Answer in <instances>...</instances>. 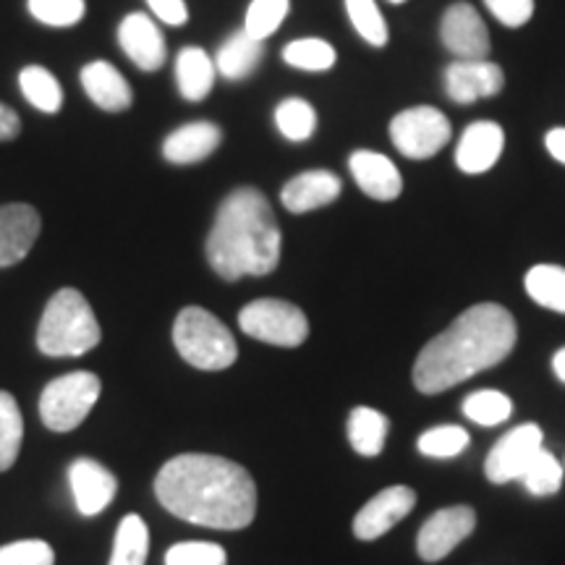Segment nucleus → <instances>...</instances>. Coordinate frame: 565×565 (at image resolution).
I'll return each instance as SVG.
<instances>
[{"mask_svg": "<svg viewBox=\"0 0 565 565\" xmlns=\"http://www.w3.org/2000/svg\"><path fill=\"white\" fill-rule=\"evenodd\" d=\"M0 565H55V553L42 540H21L0 547Z\"/></svg>", "mask_w": 565, "mask_h": 565, "instance_id": "38", "label": "nucleus"}, {"mask_svg": "<svg viewBox=\"0 0 565 565\" xmlns=\"http://www.w3.org/2000/svg\"><path fill=\"white\" fill-rule=\"evenodd\" d=\"M471 437L466 433L463 427H456V424H448V427H435V429H427L419 437V454L427 456V458H437V461H443V458H456L461 456L466 448H469Z\"/></svg>", "mask_w": 565, "mask_h": 565, "instance_id": "33", "label": "nucleus"}, {"mask_svg": "<svg viewBox=\"0 0 565 565\" xmlns=\"http://www.w3.org/2000/svg\"><path fill=\"white\" fill-rule=\"evenodd\" d=\"M42 221L32 204H3L0 207V267L19 265L40 238Z\"/></svg>", "mask_w": 565, "mask_h": 565, "instance_id": "15", "label": "nucleus"}, {"mask_svg": "<svg viewBox=\"0 0 565 565\" xmlns=\"http://www.w3.org/2000/svg\"><path fill=\"white\" fill-rule=\"evenodd\" d=\"M100 391V377L92 372H68L51 380L40 395L42 424L53 433H71L87 419Z\"/></svg>", "mask_w": 565, "mask_h": 565, "instance_id": "6", "label": "nucleus"}, {"mask_svg": "<svg viewBox=\"0 0 565 565\" xmlns=\"http://www.w3.org/2000/svg\"><path fill=\"white\" fill-rule=\"evenodd\" d=\"M160 505L189 524L238 532L257 515V484L242 463L207 454H183L154 477Z\"/></svg>", "mask_w": 565, "mask_h": 565, "instance_id": "1", "label": "nucleus"}, {"mask_svg": "<svg viewBox=\"0 0 565 565\" xmlns=\"http://www.w3.org/2000/svg\"><path fill=\"white\" fill-rule=\"evenodd\" d=\"M391 3H406V0H391Z\"/></svg>", "mask_w": 565, "mask_h": 565, "instance_id": "44", "label": "nucleus"}, {"mask_svg": "<svg viewBox=\"0 0 565 565\" xmlns=\"http://www.w3.org/2000/svg\"><path fill=\"white\" fill-rule=\"evenodd\" d=\"M238 328L254 341L296 349L307 341L309 320L299 307L280 299H257L238 312Z\"/></svg>", "mask_w": 565, "mask_h": 565, "instance_id": "7", "label": "nucleus"}, {"mask_svg": "<svg viewBox=\"0 0 565 565\" xmlns=\"http://www.w3.org/2000/svg\"><path fill=\"white\" fill-rule=\"evenodd\" d=\"M563 469H565V461H563Z\"/></svg>", "mask_w": 565, "mask_h": 565, "instance_id": "45", "label": "nucleus"}, {"mask_svg": "<svg viewBox=\"0 0 565 565\" xmlns=\"http://www.w3.org/2000/svg\"><path fill=\"white\" fill-rule=\"evenodd\" d=\"M450 121L445 113L429 105L408 108L391 121V139L401 154L412 160H427L450 141Z\"/></svg>", "mask_w": 565, "mask_h": 565, "instance_id": "8", "label": "nucleus"}, {"mask_svg": "<svg viewBox=\"0 0 565 565\" xmlns=\"http://www.w3.org/2000/svg\"><path fill=\"white\" fill-rule=\"evenodd\" d=\"M118 45L141 71H158L168 58L160 26L147 13H129L118 26Z\"/></svg>", "mask_w": 565, "mask_h": 565, "instance_id": "16", "label": "nucleus"}, {"mask_svg": "<svg viewBox=\"0 0 565 565\" xmlns=\"http://www.w3.org/2000/svg\"><path fill=\"white\" fill-rule=\"evenodd\" d=\"M343 183L335 173L330 171H307L299 173L282 186L280 202L282 207L294 215H303V212L320 210L324 204L335 202L341 196Z\"/></svg>", "mask_w": 565, "mask_h": 565, "instance_id": "20", "label": "nucleus"}, {"mask_svg": "<svg viewBox=\"0 0 565 565\" xmlns=\"http://www.w3.org/2000/svg\"><path fill=\"white\" fill-rule=\"evenodd\" d=\"M440 40L458 61H487L492 51L487 24L471 3L448 6L440 21Z\"/></svg>", "mask_w": 565, "mask_h": 565, "instance_id": "11", "label": "nucleus"}, {"mask_svg": "<svg viewBox=\"0 0 565 565\" xmlns=\"http://www.w3.org/2000/svg\"><path fill=\"white\" fill-rule=\"evenodd\" d=\"M463 414L466 419L482 424V427H498L503 424L513 412L511 398L500 391H477L463 398Z\"/></svg>", "mask_w": 565, "mask_h": 565, "instance_id": "31", "label": "nucleus"}, {"mask_svg": "<svg viewBox=\"0 0 565 565\" xmlns=\"http://www.w3.org/2000/svg\"><path fill=\"white\" fill-rule=\"evenodd\" d=\"M353 181L366 196L377 202H393L404 192V179H401L398 166H393L391 158L372 150H359L349 160Z\"/></svg>", "mask_w": 565, "mask_h": 565, "instance_id": "18", "label": "nucleus"}, {"mask_svg": "<svg viewBox=\"0 0 565 565\" xmlns=\"http://www.w3.org/2000/svg\"><path fill=\"white\" fill-rule=\"evenodd\" d=\"M387 433H391V419L385 414L374 412L370 406H359L351 412L349 443L359 456L374 458L383 454Z\"/></svg>", "mask_w": 565, "mask_h": 565, "instance_id": "24", "label": "nucleus"}, {"mask_svg": "<svg viewBox=\"0 0 565 565\" xmlns=\"http://www.w3.org/2000/svg\"><path fill=\"white\" fill-rule=\"evenodd\" d=\"M263 55L265 40H257L246 30H238L221 45V51L215 55V68L221 71L228 82H242L259 68Z\"/></svg>", "mask_w": 565, "mask_h": 565, "instance_id": "22", "label": "nucleus"}, {"mask_svg": "<svg viewBox=\"0 0 565 565\" xmlns=\"http://www.w3.org/2000/svg\"><path fill=\"white\" fill-rule=\"evenodd\" d=\"M173 345L183 362L202 372L228 370L238 359L236 338L202 307L181 309L173 322Z\"/></svg>", "mask_w": 565, "mask_h": 565, "instance_id": "5", "label": "nucleus"}, {"mask_svg": "<svg viewBox=\"0 0 565 565\" xmlns=\"http://www.w3.org/2000/svg\"><path fill=\"white\" fill-rule=\"evenodd\" d=\"M513 315L500 303H477L435 335L414 362V387L424 395H437L466 383L475 374L505 362L515 349Z\"/></svg>", "mask_w": 565, "mask_h": 565, "instance_id": "2", "label": "nucleus"}, {"mask_svg": "<svg viewBox=\"0 0 565 565\" xmlns=\"http://www.w3.org/2000/svg\"><path fill=\"white\" fill-rule=\"evenodd\" d=\"M215 61L202 47H183L175 61V82L183 100L202 103L215 87Z\"/></svg>", "mask_w": 565, "mask_h": 565, "instance_id": "23", "label": "nucleus"}, {"mask_svg": "<svg viewBox=\"0 0 565 565\" xmlns=\"http://www.w3.org/2000/svg\"><path fill=\"white\" fill-rule=\"evenodd\" d=\"M26 9L40 24L74 26L87 13V3L84 0H26Z\"/></svg>", "mask_w": 565, "mask_h": 565, "instance_id": "36", "label": "nucleus"}, {"mask_svg": "<svg viewBox=\"0 0 565 565\" xmlns=\"http://www.w3.org/2000/svg\"><path fill=\"white\" fill-rule=\"evenodd\" d=\"M484 6L500 24L511 30L524 26L534 13V0H484Z\"/></svg>", "mask_w": 565, "mask_h": 565, "instance_id": "39", "label": "nucleus"}, {"mask_svg": "<svg viewBox=\"0 0 565 565\" xmlns=\"http://www.w3.org/2000/svg\"><path fill=\"white\" fill-rule=\"evenodd\" d=\"M553 372H555V377L561 380V383H565V349H561L553 356Z\"/></svg>", "mask_w": 565, "mask_h": 565, "instance_id": "43", "label": "nucleus"}, {"mask_svg": "<svg viewBox=\"0 0 565 565\" xmlns=\"http://www.w3.org/2000/svg\"><path fill=\"white\" fill-rule=\"evenodd\" d=\"M288 9H291V0H252L244 30L252 38L267 40L280 30L282 19L288 17Z\"/></svg>", "mask_w": 565, "mask_h": 565, "instance_id": "35", "label": "nucleus"}, {"mask_svg": "<svg viewBox=\"0 0 565 565\" xmlns=\"http://www.w3.org/2000/svg\"><path fill=\"white\" fill-rule=\"evenodd\" d=\"M154 17L171 26H181L189 21V9L183 0H147Z\"/></svg>", "mask_w": 565, "mask_h": 565, "instance_id": "40", "label": "nucleus"}, {"mask_svg": "<svg viewBox=\"0 0 565 565\" xmlns=\"http://www.w3.org/2000/svg\"><path fill=\"white\" fill-rule=\"evenodd\" d=\"M526 294L540 307L565 315V267L557 265H534L524 278Z\"/></svg>", "mask_w": 565, "mask_h": 565, "instance_id": "26", "label": "nucleus"}, {"mask_svg": "<svg viewBox=\"0 0 565 565\" xmlns=\"http://www.w3.org/2000/svg\"><path fill=\"white\" fill-rule=\"evenodd\" d=\"M24 440V419L11 393L0 391V471H9Z\"/></svg>", "mask_w": 565, "mask_h": 565, "instance_id": "28", "label": "nucleus"}, {"mask_svg": "<svg viewBox=\"0 0 565 565\" xmlns=\"http://www.w3.org/2000/svg\"><path fill=\"white\" fill-rule=\"evenodd\" d=\"M19 87L26 103L42 113H58L63 108V87L58 79L42 66H26L19 74Z\"/></svg>", "mask_w": 565, "mask_h": 565, "instance_id": "27", "label": "nucleus"}, {"mask_svg": "<svg viewBox=\"0 0 565 565\" xmlns=\"http://www.w3.org/2000/svg\"><path fill=\"white\" fill-rule=\"evenodd\" d=\"M275 126L288 141H307L317 131V110L301 97H288L275 108Z\"/></svg>", "mask_w": 565, "mask_h": 565, "instance_id": "29", "label": "nucleus"}, {"mask_svg": "<svg viewBox=\"0 0 565 565\" xmlns=\"http://www.w3.org/2000/svg\"><path fill=\"white\" fill-rule=\"evenodd\" d=\"M345 11H349L353 30L362 34L372 47L387 45V24L374 0H345Z\"/></svg>", "mask_w": 565, "mask_h": 565, "instance_id": "34", "label": "nucleus"}, {"mask_svg": "<svg viewBox=\"0 0 565 565\" xmlns=\"http://www.w3.org/2000/svg\"><path fill=\"white\" fill-rule=\"evenodd\" d=\"M545 147H547V152L553 154L557 162H563V166H565V126H563V129L547 131Z\"/></svg>", "mask_w": 565, "mask_h": 565, "instance_id": "42", "label": "nucleus"}, {"mask_svg": "<svg viewBox=\"0 0 565 565\" xmlns=\"http://www.w3.org/2000/svg\"><path fill=\"white\" fill-rule=\"evenodd\" d=\"M166 565H228L217 542H179L166 553Z\"/></svg>", "mask_w": 565, "mask_h": 565, "instance_id": "37", "label": "nucleus"}, {"mask_svg": "<svg viewBox=\"0 0 565 565\" xmlns=\"http://www.w3.org/2000/svg\"><path fill=\"white\" fill-rule=\"evenodd\" d=\"M207 259L223 280L263 278L280 263L278 217L254 186L231 192L217 207L207 236Z\"/></svg>", "mask_w": 565, "mask_h": 565, "instance_id": "3", "label": "nucleus"}, {"mask_svg": "<svg viewBox=\"0 0 565 565\" xmlns=\"http://www.w3.org/2000/svg\"><path fill=\"white\" fill-rule=\"evenodd\" d=\"M150 555V529L137 513L124 515L113 540L108 565H145Z\"/></svg>", "mask_w": 565, "mask_h": 565, "instance_id": "25", "label": "nucleus"}, {"mask_svg": "<svg viewBox=\"0 0 565 565\" xmlns=\"http://www.w3.org/2000/svg\"><path fill=\"white\" fill-rule=\"evenodd\" d=\"M82 87L87 92V97L97 105L100 110L108 113H121L131 108V87L124 79V74L108 61H92L82 68L79 74Z\"/></svg>", "mask_w": 565, "mask_h": 565, "instance_id": "21", "label": "nucleus"}, {"mask_svg": "<svg viewBox=\"0 0 565 565\" xmlns=\"http://www.w3.org/2000/svg\"><path fill=\"white\" fill-rule=\"evenodd\" d=\"M542 440H545V437H542L540 424H521V427H513L511 433L500 437V440L492 445L490 454H487V479H490L492 484L521 482L529 463H532L534 456L545 448Z\"/></svg>", "mask_w": 565, "mask_h": 565, "instance_id": "9", "label": "nucleus"}, {"mask_svg": "<svg viewBox=\"0 0 565 565\" xmlns=\"http://www.w3.org/2000/svg\"><path fill=\"white\" fill-rule=\"evenodd\" d=\"M503 84V68L492 61H454L445 68V95L458 105L494 97Z\"/></svg>", "mask_w": 565, "mask_h": 565, "instance_id": "13", "label": "nucleus"}, {"mask_svg": "<svg viewBox=\"0 0 565 565\" xmlns=\"http://www.w3.org/2000/svg\"><path fill=\"white\" fill-rule=\"evenodd\" d=\"M21 134V121L17 110H11L9 105L0 103V141H11Z\"/></svg>", "mask_w": 565, "mask_h": 565, "instance_id": "41", "label": "nucleus"}, {"mask_svg": "<svg viewBox=\"0 0 565 565\" xmlns=\"http://www.w3.org/2000/svg\"><path fill=\"white\" fill-rule=\"evenodd\" d=\"M563 463L557 461L550 450L542 448L540 454L534 456V461L529 463L521 482H524V487L534 494V498H550V494H555L563 487Z\"/></svg>", "mask_w": 565, "mask_h": 565, "instance_id": "32", "label": "nucleus"}, {"mask_svg": "<svg viewBox=\"0 0 565 565\" xmlns=\"http://www.w3.org/2000/svg\"><path fill=\"white\" fill-rule=\"evenodd\" d=\"M477 529V513L469 505H450L429 515L416 534V553L424 563H440L469 540Z\"/></svg>", "mask_w": 565, "mask_h": 565, "instance_id": "10", "label": "nucleus"}, {"mask_svg": "<svg viewBox=\"0 0 565 565\" xmlns=\"http://www.w3.org/2000/svg\"><path fill=\"white\" fill-rule=\"evenodd\" d=\"M100 338V324L82 291L61 288L53 294L38 328V349L45 356H82L95 349Z\"/></svg>", "mask_w": 565, "mask_h": 565, "instance_id": "4", "label": "nucleus"}, {"mask_svg": "<svg viewBox=\"0 0 565 565\" xmlns=\"http://www.w3.org/2000/svg\"><path fill=\"white\" fill-rule=\"evenodd\" d=\"M223 131L212 121L183 124L162 141V158L173 166H194V162L207 160L212 152L221 147Z\"/></svg>", "mask_w": 565, "mask_h": 565, "instance_id": "19", "label": "nucleus"}, {"mask_svg": "<svg viewBox=\"0 0 565 565\" xmlns=\"http://www.w3.org/2000/svg\"><path fill=\"white\" fill-rule=\"evenodd\" d=\"M68 484L71 492H74L76 511L87 515V519L103 513L118 492V479L113 477V471L105 469L103 463L92 461V458H76L68 466Z\"/></svg>", "mask_w": 565, "mask_h": 565, "instance_id": "14", "label": "nucleus"}, {"mask_svg": "<svg viewBox=\"0 0 565 565\" xmlns=\"http://www.w3.org/2000/svg\"><path fill=\"white\" fill-rule=\"evenodd\" d=\"M416 505V492L412 487L395 484L377 492L362 511L353 515V536L362 542H374L391 532V529L404 521Z\"/></svg>", "mask_w": 565, "mask_h": 565, "instance_id": "12", "label": "nucleus"}, {"mask_svg": "<svg viewBox=\"0 0 565 565\" xmlns=\"http://www.w3.org/2000/svg\"><path fill=\"white\" fill-rule=\"evenodd\" d=\"M505 147V131L494 121L469 124L458 139L456 162L463 173H487L500 160Z\"/></svg>", "mask_w": 565, "mask_h": 565, "instance_id": "17", "label": "nucleus"}, {"mask_svg": "<svg viewBox=\"0 0 565 565\" xmlns=\"http://www.w3.org/2000/svg\"><path fill=\"white\" fill-rule=\"evenodd\" d=\"M282 61H286L288 66L301 71H328L335 66L338 55L330 42H324L320 38H303L288 42V45L282 47Z\"/></svg>", "mask_w": 565, "mask_h": 565, "instance_id": "30", "label": "nucleus"}]
</instances>
